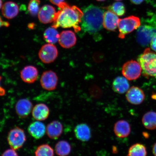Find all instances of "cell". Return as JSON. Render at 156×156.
<instances>
[{"label":"cell","instance_id":"cell-1","mask_svg":"<svg viewBox=\"0 0 156 156\" xmlns=\"http://www.w3.org/2000/svg\"><path fill=\"white\" fill-rule=\"evenodd\" d=\"M60 10L56 12L52 27L56 29L58 27L64 28L73 27L76 32L81 30L80 26L83 12L75 5L70 6L63 2L58 5Z\"/></svg>","mask_w":156,"mask_h":156},{"label":"cell","instance_id":"cell-2","mask_svg":"<svg viewBox=\"0 0 156 156\" xmlns=\"http://www.w3.org/2000/svg\"><path fill=\"white\" fill-rule=\"evenodd\" d=\"M83 15L81 24L83 32L97 36L102 29L104 11L100 7L93 5L83 9Z\"/></svg>","mask_w":156,"mask_h":156},{"label":"cell","instance_id":"cell-3","mask_svg":"<svg viewBox=\"0 0 156 156\" xmlns=\"http://www.w3.org/2000/svg\"><path fill=\"white\" fill-rule=\"evenodd\" d=\"M156 37V17L153 15L142 20V24L136 34V41L143 47L147 46Z\"/></svg>","mask_w":156,"mask_h":156},{"label":"cell","instance_id":"cell-4","mask_svg":"<svg viewBox=\"0 0 156 156\" xmlns=\"http://www.w3.org/2000/svg\"><path fill=\"white\" fill-rule=\"evenodd\" d=\"M144 76L156 79V52L149 48L144 50L138 58Z\"/></svg>","mask_w":156,"mask_h":156},{"label":"cell","instance_id":"cell-5","mask_svg":"<svg viewBox=\"0 0 156 156\" xmlns=\"http://www.w3.org/2000/svg\"><path fill=\"white\" fill-rule=\"evenodd\" d=\"M141 25L140 19L134 16L120 19L118 25L119 38L124 39L126 35L139 28Z\"/></svg>","mask_w":156,"mask_h":156},{"label":"cell","instance_id":"cell-6","mask_svg":"<svg viewBox=\"0 0 156 156\" xmlns=\"http://www.w3.org/2000/svg\"><path fill=\"white\" fill-rule=\"evenodd\" d=\"M7 140L11 149L15 151L20 149L26 141L24 130L19 127L13 129L9 132Z\"/></svg>","mask_w":156,"mask_h":156},{"label":"cell","instance_id":"cell-7","mask_svg":"<svg viewBox=\"0 0 156 156\" xmlns=\"http://www.w3.org/2000/svg\"><path fill=\"white\" fill-rule=\"evenodd\" d=\"M142 72V68L139 63L133 60L126 62L122 68L123 75L129 80L138 79L141 76Z\"/></svg>","mask_w":156,"mask_h":156},{"label":"cell","instance_id":"cell-8","mask_svg":"<svg viewBox=\"0 0 156 156\" xmlns=\"http://www.w3.org/2000/svg\"><path fill=\"white\" fill-rule=\"evenodd\" d=\"M58 54L57 48L54 44H46L43 46L39 52L40 59L45 64L52 63L57 58Z\"/></svg>","mask_w":156,"mask_h":156},{"label":"cell","instance_id":"cell-9","mask_svg":"<svg viewBox=\"0 0 156 156\" xmlns=\"http://www.w3.org/2000/svg\"><path fill=\"white\" fill-rule=\"evenodd\" d=\"M58 77L55 73L52 71H45L42 73L40 79L42 87L46 90H54L57 87Z\"/></svg>","mask_w":156,"mask_h":156},{"label":"cell","instance_id":"cell-10","mask_svg":"<svg viewBox=\"0 0 156 156\" xmlns=\"http://www.w3.org/2000/svg\"><path fill=\"white\" fill-rule=\"evenodd\" d=\"M56 13L55 9L52 6L45 5L39 10L38 14V19L43 24H49L54 22Z\"/></svg>","mask_w":156,"mask_h":156},{"label":"cell","instance_id":"cell-11","mask_svg":"<svg viewBox=\"0 0 156 156\" xmlns=\"http://www.w3.org/2000/svg\"><path fill=\"white\" fill-rule=\"evenodd\" d=\"M126 97L127 100L131 104L139 105L144 102L145 95L144 91L140 88L132 87L127 91Z\"/></svg>","mask_w":156,"mask_h":156},{"label":"cell","instance_id":"cell-12","mask_svg":"<svg viewBox=\"0 0 156 156\" xmlns=\"http://www.w3.org/2000/svg\"><path fill=\"white\" fill-rule=\"evenodd\" d=\"M120 19L118 15L108 10L105 12L103 16V26L109 31H115Z\"/></svg>","mask_w":156,"mask_h":156},{"label":"cell","instance_id":"cell-13","mask_svg":"<svg viewBox=\"0 0 156 156\" xmlns=\"http://www.w3.org/2000/svg\"><path fill=\"white\" fill-rule=\"evenodd\" d=\"M33 108V104L27 99H20L15 106L16 112L20 118H25L30 114Z\"/></svg>","mask_w":156,"mask_h":156},{"label":"cell","instance_id":"cell-14","mask_svg":"<svg viewBox=\"0 0 156 156\" xmlns=\"http://www.w3.org/2000/svg\"><path fill=\"white\" fill-rule=\"evenodd\" d=\"M58 42L62 47L69 48L73 47L76 44L77 41L75 33L71 30L62 31L60 34Z\"/></svg>","mask_w":156,"mask_h":156},{"label":"cell","instance_id":"cell-15","mask_svg":"<svg viewBox=\"0 0 156 156\" xmlns=\"http://www.w3.org/2000/svg\"><path fill=\"white\" fill-rule=\"evenodd\" d=\"M38 72L37 69L34 66H26L21 70L20 77L24 82L32 83H34L37 79Z\"/></svg>","mask_w":156,"mask_h":156},{"label":"cell","instance_id":"cell-16","mask_svg":"<svg viewBox=\"0 0 156 156\" xmlns=\"http://www.w3.org/2000/svg\"><path fill=\"white\" fill-rule=\"evenodd\" d=\"M114 131L115 135L120 138H124L129 136L131 132L130 124L126 121L120 120L115 124Z\"/></svg>","mask_w":156,"mask_h":156},{"label":"cell","instance_id":"cell-17","mask_svg":"<svg viewBox=\"0 0 156 156\" xmlns=\"http://www.w3.org/2000/svg\"><path fill=\"white\" fill-rule=\"evenodd\" d=\"M63 126L58 121L55 120L49 124L46 128V133L51 139L56 140L62 135Z\"/></svg>","mask_w":156,"mask_h":156},{"label":"cell","instance_id":"cell-18","mask_svg":"<svg viewBox=\"0 0 156 156\" xmlns=\"http://www.w3.org/2000/svg\"><path fill=\"white\" fill-rule=\"evenodd\" d=\"M74 133L77 139L83 142L89 141L91 136L90 128L85 123L77 125L74 129Z\"/></svg>","mask_w":156,"mask_h":156},{"label":"cell","instance_id":"cell-19","mask_svg":"<svg viewBox=\"0 0 156 156\" xmlns=\"http://www.w3.org/2000/svg\"><path fill=\"white\" fill-rule=\"evenodd\" d=\"M32 116L34 118L38 121L46 119L50 114L49 109L46 105L40 103L34 106L32 110Z\"/></svg>","mask_w":156,"mask_h":156},{"label":"cell","instance_id":"cell-20","mask_svg":"<svg viewBox=\"0 0 156 156\" xmlns=\"http://www.w3.org/2000/svg\"><path fill=\"white\" fill-rule=\"evenodd\" d=\"M2 14L8 19L16 17L19 12V7L16 3L12 2H6L2 7Z\"/></svg>","mask_w":156,"mask_h":156},{"label":"cell","instance_id":"cell-21","mask_svg":"<svg viewBox=\"0 0 156 156\" xmlns=\"http://www.w3.org/2000/svg\"><path fill=\"white\" fill-rule=\"evenodd\" d=\"M46 130V127L44 124L39 121L32 123L28 128L29 133L36 139L42 138L44 136Z\"/></svg>","mask_w":156,"mask_h":156},{"label":"cell","instance_id":"cell-22","mask_svg":"<svg viewBox=\"0 0 156 156\" xmlns=\"http://www.w3.org/2000/svg\"><path fill=\"white\" fill-rule=\"evenodd\" d=\"M129 84L126 78L122 76L117 77L112 83L113 90L115 92L122 94L129 89Z\"/></svg>","mask_w":156,"mask_h":156},{"label":"cell","instance_id":"cell-23","mask_svg":"<svg viewBox=\"0 0 156 156\" xmlns=\"http://www.w3.org/2000/svg\"><path fill=\"white\" fill-rule=\"evenodd\" d=\"M142 121L144 126L147 129H156V112L152 111L146 112L142 117Z\"/></svg>","mask_w":156,"mask_h":156},{"label":"cell","instance_id":"cell-24","mask_svg":"<svg viewBox=\"0 0 156 156\" xmlns=\"http://www.w3.org/2000/svg\"><path fill=\"white\" fill-rule=\"evenodd\" d=\"M55 152L58 156H67L69 155L71 151L70 144L65 140L58 142L55 146Z\"/></svg>","mask_w":156,"mask_h":156},{"label":"cell","instance_id":"cell-25","mask_svg":"<svg viewBox=\"0 0 156 156\" xmlns=\"http://www.w3.org/2000/svg\"><path fill=\"white\" fill-rule=\"evenodd\" d=\"M56 29L52 27L45 30L44 34V39L48 44H55L59 40L60 35Z\"/></svg>","mask_w":156,"mask_h":156},{"label":"cell","instance_id":"cell-26","mask_svg":"<svg viewBox=\"0 0 156 156\" xmlns=\"http://www.w3.org/2000/svg\"><path fill=\"white\" fill-rule=\"evenodd\" d=\"M147 154L145 146L142 144L136 143L130 146L128 156H146Z\"/></svg>","mask_w":156,"mask_h":156},{"label":"cell","instance_id":"cell-27","mask_svg":"<svg viewBox=\"0 0 156 156\" xmlns=\"http://www.w3.org/2000/svg\"><path fill=\"white\" fill-rule=\"evenodd\" d=\"M105 8L119 16H122L126 12L125 6L123 3L119 2H115Z\"/></svg>","mask_w":156,"mask_h":156},{"label":"cell","instance_id":"cell-28","mask_svg":"<svg viewBox=\"0 0 156 156\" xmlns=\"http://www.w3.org/2000/svg\"><path fill=\"white\" fill-rule=\"evenodd\" d=\"M35 155V156H54V151L48 144H43L37 148Z\"/></svg>","mask_w":156,"mask_h":156},{"label":"cell","instance_id":"cell-29","mask_svg":"<svg viewBox=\"0 0 156 156\" xmlns=\"http://www.w3.org/2000/svg\"><path fill=\"white\" fill-rule=\"evenodd\" d=\"M40 0H30L28 5V10L29 13L32 16H36L38 14L40 10Z\"/></svg>","mask_w":156,"mask_h":156},{"label":"cell","instance_id":"cell-30","mask_svg":"<svg viewBox=\"0 0 156 156\" xmlns=\"http://www.w3.org/2000/svg\"><path fill=\"white\" fill-rule=\"evenodd\" d=\"M1 156H18V155L15 150L11 149L7 150Z\"/></svg>","mask_w":156,"mask_h":156},{"label":"cell","instance_id":"cell-31","mask_svg":"<svg viewBox=\"0 0 156 156\" xmlns=\"http://www.w3.org/2000/svg\"><path fill=\"white\" fill-rule=\"evenodd\" d=\"M150 44L152 49L156 52V37L153 39Z\"/></svg>","mask_w":156,"mask_h":156},{"label":"cell","instance_id":"cell-32","mask_svg":"<svg viewBox=\"0 0 156 156\" xmlns=\"http://www.w3.org/2000/svg\"><path fill=\"white\" fill-rule=\"evenodd\" d=\"M49 1L51 3L58 6L60 3L63 2L65 0H49Z\"/></svg>","mask_w":156,"mask_h":156},{"label":"cell","instance_id":"cell-33","mask_svg":"<svg viewBox=\"0 0 156 156\" xmlns=\"http://www.w3.org/2000/svg\"><path fill=\"white\" fill-rule=\"evenodd\" d=\"M9 25V22L7 21H3L0 17V28L2 27H8Z\"/></svg>","mask_w":156,"mask_h":156},{"label":"cell","instance_id":"cell-34","mask_svg":"<svg viewBox=\"0 0 156 156\" xmlns=\"http://www.w3.org/2000/svg\"><path fill=\"white\" fill-rule=\"evenodd\" d=\"M144 1V0H130L132 3L136 5H140V4L143 2Z\"/></svg>","mask_w":156,"mask_h":156},{"label":"cell","instance_id":"cell-35","mask_svg":"<svg viewBox=\"0 0 156 156\" xmlns=\"http://www.w3.org/2000/svg\"><path fill=\"white\" fill-rule=\"evenodd\" d=\"M5 89L2 87L0 88V96H3L5 95Z\"/></svg>","mask_w":156,"mask_h":156},{"label":"cell","instance_id":"cell-36","mask_svg":"<svg viewBox=\"0 0 156 156\" xmlns=\"http://www.w3.org/2000/svg\"><path fill=\"white\" fill-rule=\"evenodd\" d=\"M153 153L154 156H156V142L154 144L153 147Z\"/></svg>","mask_w":156,"mask_h":156},{"label":"cell","instance_id":"cell-37","mask_svg":"<svg viewBox=\"0 0 156 156\" xmlns=\"http://www.w3.org/2000/svg\"><path fill=\"white\" fill-rule=\"evenodd\" d=\"M35 27V24L34 23H30L28 25V27L29 29H34Z\"/></svg>","mask_w":156,"mask_h":156},{"label":"cell","instance_id":"cell-38","mask_svg":"<svg viewBox=\"0 0 156 156\" xmlns=\"http://www.w3.org/2000/svg\"><path fill=\"white\" fill-rule=\"evenodd\" d=\"M2 0H0V9H1L2 7Z\"/></svg>","mask_w":156,"mask_h":156},{"label":"cell","instance_id":"cell-39","mask_svg":"<svg viewBox=\"0 0 156 156\" xmlns=\"http://www.w3.org/2000/svg\"><path fill=\"white\" fill-rule=\"evenodd\" d=\"M2 79V77L1 76H0V88H1V82Z\"/></svg>","mask_w":156,"mask_h":156},{"label":"cell","instance_id":"cell-40","mask_svg":"<svg viewBox=\"0 0 156 156\" xmlns=\"http://www.w3.org/2000/svg\"><path fill=\"white\" fill-rule=\"evenodd\" d=\"M96 1L99 2H103L106 1V0H96Z\"/></svg>","mask_w":156,"mask_h":156},{"label":"cell","instance_id":"cell-41","mask_svg":"<svg viewBox=\"0 0 156 156\" xmlns=\"http://www.w3.org/2000/svg\"><path fill=\"white\" fill-rule=\"evenodd\" d=\"M115 1H122V0H115Z\"/></svg>","mask_w":156,"mask_h":156}]
</instances>
